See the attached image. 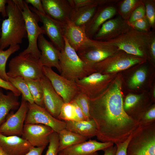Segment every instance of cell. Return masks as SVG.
Wrapping results in <instances>:
<instances>
[{
  "mask_svg": "<svg viewBox=\"0 0 155 155\" xmlns=\"http://www.w3.org/2000/svg\"><path fill=\"white\" fill-rule=\"evenodd\" d=\"M121 88L117 80L105 94L89 100L90 118L96 125V136L102 142H123L140 125L124 110Z\"/></svg>",
  "mask_w": 155,
  "mask_h": 155,
  "instance_id": "6da1fadb",
  "label": "cell"
},
{
  "mask_svg": "<svg viewBox=\"0 0 155 155\" xmlns=\"http://www.w3.org/2000/svg\"><path fill=\"white\" fill-rule=\"evenodd\" d=\"M7 18L2 22L0 49L19 45L27 37L25 21L21 8L13 0H7Z\"/></svg>",
  "mask_w": 155,
  "mask_h": 155,
  "instance_id": "7a4b0ae2",
  "label": "cell"
},
{
  "mask_svg": "<svg viewBox=\"0 0 155 155\" xmlns=\"http://www.w3.org/2000/svg\"><path fill=\"white\" fill-rule=\"evenodd\" d=\"M65 46L59 55L61 75L75 82L92 73L94 67L84 62L64 38Z\"/></svg>",
  "mask_w": 155,
  "mask_h": 155,
  "instance_id": "3957f363",
  "label": "cell"
},
{
  "mask_svg": "<svg viewBox=\"0 0 155 155\" xmlns=\"http://www.w3.org/2000/svg\"><path fill=\"white\" fill-rule=\"evenodd\" d=\"M151 34L148 32H141L131 28L115 38L103 41L128 54L143 57L145 49L148 48Z\"/></svg>",
  "mask_w": 155,
  "mask_h": 155,
  "instance_id": "277c9868",
  "label": "cell"
},
{
  "mask_svg": "<svg viewBox=\"0 0 155 155\" xmlns=\"http://www.w3.org/2000/svg\"><path fill=\"white\" fill-rule=\"evenodd\" d=\"M21 8L25 21L28 44L27 47L19 54H31L39 59L41 52L38 48V40L41 34H45L42 27H40L38 22L40 21L38 16L30 9L28 4L24 1L14 0Z\"/></svg>",
  "mask_w": 155,
  "mask_h": 155,
  "instance_id": "5b68a950",
  "label": "cell"
},
{
  "mask_svg": "<svg viewBox=\"0 0 155 155\" xmlns=\"http://www.w3.org/2000/svg\"><path fill=\"white\" fill-rule=\"evenodd\" d=\"M39 59L31 54H19L11 59L7 72L9 78L20 77L32 79H40L44 76Z\"/></svg>",
  "mask_w": 155,
  "mask_h": 155,
  "instance_id": "8992f818",
  "label": "cell"
},
{
  "mask_svg": "<svg viewBox=\"0 0 155 155\" xmlns=\"http://www.w3.org/2000/svg\"><path fill=\"white\" fill-rule=\"evenodd\" d=\"M127 155H155L154 123L140 124L134 131L127 149Z\"/></svg>",
  "mask_w": 155,
  "mask_h": 155,
  "instance_id": "52a82bcc",
  "label": "cell"
},
{
  "mask_svg": "<svg viewBox=\"0 0 155 155\" xmlns=\"http://www.w3.org/2000/svg\"><path fill=\"white\" fill-rule=\"evenodd\" d=\"M115 50H118L103 41L89 38L77 53L84 62L92 66L111 56Z\"/></svg>",
  "mask_w": 155,
  "mask_h": 155,
  "instance_id": "ba28073f",
  "label": "cell"
},
{
  "mask_svg": "<svg viewBox=\"0 0 155 155\" xmlns=\"http://www.w3.org/2000/svg\"><path fill=\"white\" fill-rule=\"evenodd\" d=\"M44 74L64 103L73 100L80 91L76 82L69 80L54 72L51 68L43 66Z\"/></svg>",
  "mask_w": 155,
  "mask_h": 155,
  "instance_id": "9c48e42d",
  "label": "cell"
},
{
  "mask_svg": "<svg viewBox=\"0 0 155 155\" xmlns=\"http://www.w3.org/2000/svg\"><path fill=\"white\" fill-rule=\"evenodd\" d=\"M25 124H41L49 126L58 133L66 128V123L52 116L45 108L34 103L28 102V111Z\"/></svg>",
  "mask_w": 155,
  "mask_h": 155,
  "instance_id": "30bf717a",
  "label": "cell"
},
{
  "mask_svg": "<svg viewBox=\"0 0 155 155\" xmlns=\"http://www.w3.org/2000/svg\"><path fill=\"white\" fill-rule=\"evenodd\" d=\"M28 111V102L22 97L17 111L8 115L0 125V133L7 136L22 135Z\"/></svg>",
  "mask_w": 155,
  "mask_h": 155,
  "instance_id": "8fae6325",
  "label": "cell"
},
{
  "mask_svg": "<svg viewBox=\"0 0 155 155\" xmlns=\"http://www.w3.org/2000/svg\"><path fill=\"white\" fill-rule=\"evenodd\" d=\"M30 9L39 16L43 24L42 27L45 34L49 38L53 44L60 51H63L65 46L64 39L63 24L49 17L46 14L38 12L32 7Z\"/></svg>",
  "mask_w": 155,
  "mask_h": 155,
  "instance_id": "7c38bea8",
  "label": "cell"
},
{
  "mask_svg": "<svg viewBox=\"0 0 155 155\" xmlns=\"http://www.w3.org/2000/svg\"><path fill=\"white\" fill-rule=\"evenodd\" d=\"M54 131L50 127L43 125L25 124L22 136L32 147H46Z\"/></svg>",
  "mask_w": 155,
  "mask_h": 155,
  "instance_id": "4fadbf2b",
  "label": "cell"
},
{
  "mask_svg": "<svg viewBox=\"0 0 155 155\" xmlns=\"http://www.w3.org/2000/svg\"><path fill=\"white\" fill-rule=\"evenodd\" d=\"M131 27L125 20L120 17L109 20L104 23L92 39L106 41L125 33Z\"/></svg>",
  "mask_w": 155,
  "mask_h": 155,
  "instance_id": "5bb4252c",
  "label": "cell"
},
{
  "mask_svg": "<svg viewBox=\"0 0 155 155\" xmlns=\"http://www.w3.org/2000/svg\"><path fill=\"white\" fill-rule=\"evenodd\" d=\"M43 91L44 107L52 116L58 119L61 107L64 103L49 80L44 75L40 79Z\"/></svg>",
  "mask_w": 155,
  "mask_h": 155,
  "instance_id": "9a60e30c",
  "label": "cell"
},
{
  "mask_svg": "<svg viewBox=\"0 0 155 155\" xmlns=\"http://www.w3.org/2000/svg\"><path fill=\"white\" fill-rule=\"evenodd\" d=\"M38 46L41 51L39 61L43 66L55 67L60 73L59 57L60 51L51 42L40 35L38 40Z\"/></svg>",
  "mask_w": 155,
  "mask_h": 155,
  "instance_id": "2e32d148",
  "label": "cell"
},
{
  "mask_svg": "<svg viewBox=\"0 0 155 155\" xmlns=\"http://www.w3.org/2000/svg\"><path fill=\"white\" fill-rule=\"evenodd\" d=\"M45 13L52 18L64 24L69 20L72 9L68 0H42Z\"/></svg>",
  "mask_w": 155,
  "mask_h": 155,
  "instance_id": "e0dca14e",
  "label": "cell"
},
{
  "mask_svg": "<svg viewBox=\"0 0 155 155\" xmlns=\"http://www.w3.org/2000/svg\"><path fill=\"white\" fill-rule=\"evenodd\" d=\"M0 146L9 155H25L32 147L26 140L16 135L0 133Z\"/></svg>",
  "mask_w": 155,
  "mask_h": 155,
  "instance_id": "ac0fdd59",
  "label": "cell"
},
{
  "mask_svg": "<svg viewBox=\"0 0 155 155\" xmlns=\"http://www.w3.org/2000/svg\"><path fill=\"white\" fill-rule=\"evenodd\" d=\"M116 13V9L113 7L98 6L94 15L86 26V32L88 38L92 39L101 25Z\"/></svg>",
  "mask_w": 155,
  "mask_h": 155,
  "instance_id": "d6986e66",
  "label": "cell"
},
{
  "mask_svg": "<svg viewBox=\"0 0 155 155\" xmlns=\"http://www.w3.org/2000/svg\"><path fill=\"white\" fill-rule=\"evenodd\" d=\"M64 38L77 52L89 39L86 32V26H79L69 20L64 24Z\"/></svg>",
  "mask_w": 155,
  "mask_h": 155,
  "instance_id": "ffe728a7",
  "label": "cell"
},
{
  "mask_svg": "<svg viewBox=\"0 0 155 155\" xmlns=\"http://www.w3.org/2000/svg\"><path fill=\"white\" fill-rule=\"evenodd\" d=\"M114 144L111 142H99L90 140L69 147L60 152L65 155H90L98 150H103Z\"/></svg>",
  "mask_w": 155,
  "mask_h": 155,
  "instance_id": "44dd1931",
  "label": "cell"
},
{
  "mask_svg": "<svg viewBox=\"0 0 155 155\" xmlns=\"http://www.w3.org/2000/svg\"><path fill=\"white\" fill-rule=\"evenodd\" d=\"M108 77L107 75L99 72L93 73L76 80V82L81 92L85 94L89 100L92 99L97 88Z\"/></svg>",
  "mask_w": 155,
  "mask_h": 155,
  "instance_id": "7402d4cb",
  "label": "cell"
},
{
  "mask_svg": "<svg viewBox=\"0 0 155 155\" xmlns=\"http://www.w3.org/2000/svg\"><path fill=\"white\" fill-rule=\"evenodd\" d=\"M65 122L66 123V129L88 139L96 135L97 126L95 122L92 119Z\"/></svg>",
  "mask_w": 155,
  "mask_h": 155,
  "instance_id": "603a6c76",
  "label": "cell"
},
{
  "mask_svg": "<svg viewBox=\"0 0 155 155\" xmlns=\"http://www.w3.org/2000/svg\"><path fill=\"white\" fill-rule=\"evenodd\" d=\"M98 7L97 4H94L72 9L69 20L78 26H86L94 15Z\"/></svg>",
  "mask_w": 155,
  "mask_h": 155,
  "instance_id": "cb8c5ba5",
  "label": "cell"
},
{
  "mask_svg": "<svg viewBox=\"0 0 155 155\" xmlns=\"http://www.w3.org/2000/svg\"><path fill=\"white\" fill-rule=\"evenodd\" d=\"M113 59L111 62L106 59L103 60L105 63H108L106 70L107 72L123 70L144 61L143 59L123 55H118Z\"/></svg>",
  "mask_w": 155,
  "mask_h": 155,
  "instance_id": "d4e9b609",
  "label": "cell"
},
{
  "mask_svg": "<svg viewBox=\"0 0 155 155\" xmlns=\"http://www.w3.org/2000/svg\"><path fill=\"white\" fill-rule=\"evenodd\" d=\"M19 105L18 96L11 91L5 94L0 88V125L4 121L9 111L16 109Z\"/></svg>",
  "mask_w": 155,
  "mask_h": 155,
  "instance_id": "484cf974",
  "label": "cell"
},
{
  "mask_svg": "<svg viewBox=\"0 0 155 155\" xmlns=\"http://www.w3.org/2000/svg\"><path fill=\"white\" fill-rule=\"evenodd\" d=\"M58 134L59 140V152L86 141L88 139L66 129L61 131Z\"/></svg>",
  "mask_w": 155,
  "mask_h": 155,
  "instance_id": "4316f807",
  "label": "cell"
},
{
  "mask_svg": "<svg viewBox=\"0 0 155 155\" xmlns=\"http://www.w3.org/2000/svg\"><path fill=\"white\" fill-rule=\"evenodd\" d=\"M24 78L28 85L34 103L44 108L43 101V91L40 79Z\"/></svg>",
  "mask_w": 155,
  "mask_h": 155,
  "instance_id": "83f0119b",
  "label": "cell"
},
{
  "mask_svg": "<svg viewBox=\"0 0 155 155\" xmlns=\"http://www.w3.org/2000/svg\"><path fill=\"white\" fill-rule=\"evenodd\" d=\"M9 81L22 94V97L28 103H34L33 99L29 88L24 78L18 77L15 78L9 77Z\"/></svg>",
  "mask_w": 155,
  "mask_h": 155,
  "instance_id": "f1b7e54d",
  "label": "cell"
},
{
  "mask_svg": "<svg viewBox=\"0 0 155 155\" xmlns=\"http://www.w3.org/2000/svg\"><path fill=\"white\" fill-rule=\"evenodd\" d=\"M20 49L19 45L11 46L7 50L0 49V77L6 81L9 82L7 72L6 65L9 57L12 54L18 51Z\"/></svg>",
  "mask_w": 155,
  "mask_h": 155,
  "instance_id": "f546056e",
  "label": "cell"
},
{
  "mask_svg": "<svg viewBox=\"0 0 155 155\" xmlns=\"http://www.w3.org/2000/svg\"><path fill=\"white\" fill-rule=\"evenodd\" d=\"M58 119L63 121H79L71 101L64 103L63 105Z\"/></svg>",
  "mask_w": 155,
  "mask_h": 155,
  "instance_id": "4dcf8cb0",
  "label": "cell"
},
{
  "mask_svg": "<svg viewBox=\"0 0 155 155\" xmlns=\"http://www.w3.org/2000/svg\"><path fill=\"white\" fill-rule=\"evenodd\" d=\"M73 100L82 110L86 120L90 119V100L88 97L80 92Z\"/></svg>",
  "mask_w": 155,
  "mask_h": 155,
  "instance_id": "1f68e13d",
  "label": "cell"
},
{
  "mask_svg": "<svg viewBox=\"0 0 155 155\" xmlns=\"http://www.w3.org/2000/svg\"><path fill=\"white\" fill-rule=\"evenodd\" d=\"M139 2L136 0H125L122 2L120 6V11L124 19L130 13L131 15L137 6H136L140 4Z\"/></svg>",
  "mask_w": 155,
  "mask_h": 155,
  "instance_id": "d6a6232c",
  "label": "cell"
},
{
  "mask_svg": "<svg viewBox=\"0 0 155 155\" xmlns=\"http://www.w3.org/2000/svg\"><path fill=\"white\" fill-rule=\"evenodd\" d=\"M146 77V72L144 69L142 68L138 69L130 79L129 86L132 88L138 87L144 81Z\"/></svg>",
  "mask_w": 155,
  "mask_h": 155,
  "instance_id": "836d02e7",
  "label": "cell"
},
{
  "mask_svg": "<svg viewBox=\"0 0 155 155\" xmlns=\"http://www.w3.org/2000/svg\"><path fill=\"white\" fill-rule=\"evenodd\" d=\"M59 145L58 134L54 131L49 136V146L45 155H57L59 152Z\"/></svg>",
  "mask_w": 155,
  "mask_h": 155,
  "instance_id": "e575fe53",
  "label": "cell"
},
{
  "mask_svg": "<svg viewBox=\"0 0 155 155\" xmlns=\"http://www.w3.org/2000/svg\"><path fill=\"white\" fill-rule=\"evenodd\" d=\"M144 5L146 17L150 26L153 27L155 23V10L154 3L152 1H146Z\"/></svg>",
  "mask_w": 155,
  "mask_h": 155,
  "instance_id": "d590c367",
  "label": "cell"
},
{
  "mask_svg": "<svg viewBox=\"0 0 155 155\" xmlns=\"http://www.w3.org/2000/svg\"><path fill=\"white\" fill-rule=\"evenodd\" d=\"M146 16V9L144 5L140 4L133 11L127 22L129 24L133 22Z\"/></svg>",
  "mask_w": 155,
  "mask_h": 155,
  "instance_id": "8d00e7d4",
  "label": "cell"
},
{
  "mask_svg": "<svg viewBox=\"0 0 155 155\" xmlns=\"http://www.w3.org/2000/svg\"><path fill=\"white\" fill-rule=\"evenodd\" d=\"M132 28L139 31L147 32L150 26L146 17L129 24Z\"/></svg>",
  "mask_w": 155,
  "mask_h": 155,
  "instance_id": "74e56055",
  "label": "cell"
},
{
  "mask_svg": "<svg viewBox=\"0 0 155 155\" xmlns=\"http://www.w3.org/2000/svg\"><path fill=\"white\" fill-rule=\"evenodd\" d=\"M141 98V96L138 95L129 94L127 95L123 103L125 111H126L134 107L139 102Z\"/></svg>",
  "mask_w": 155,
  "mask_h": 155,
  "instance_id": "f35d334b",
  "label": "cell"
},
{
  "mask_svg": "<svg viewBox=\"0 0 155 155\" xmlns=\"http://www.w3.org/2000/svg\"><path fill=\"white\" fill-rule=\"evenodd\" d=\"M155 120V108L153 106L141 117L140 123L142 125H149L154 123Z\"/></svg>",
  "mask_w": 155,
  "mask_h": 155,
  "instance_id": "ab89813d",
  "label": "cell"
},
{
  "mask_svg": "<svg viewBox=\"0 0 155 155\" xmlns=\"http://www.w3.org/2000/svg\"><path fill=\"white\" fill-rule=\"evenodd\" d=\"M134 132L124 141L115 144L117 147V150L115 155H127V152L128 145L131 138Z\"/></svg>",
  "mask_w": 155,
  "mask_h": 155,
  "instance_id": "60d3db41",
  "label": "cell"
},
{
  "mask_svg": "<svg viewBox=\"0 0 155 155\" xmlns=\"http://www.w3.org/2000/svg\"><path fill=\"white\" fill-rule=\"evenodd\" d=\"M68 1L72 9L82 7L94 4H96L98 5V1L93 0H68Z\"/></svg>",
  "mask_w": 155,
  "mask_h": 155,
  "instance_id": "b9f144b4",
  "label": "cell"
},
{
  "mask_svg": "<svg viewBox=\"0 0 155 155\" xmlns=\"http://www.w3.org/2000/svg\"><path fill=\"white\" fill-rule=\"evenodd\" d=\"M0 88L12 92L17 96H20V92L9 82L4 80L0 77Z\"/></svg>",
  "mask_w": 155,
  "mask_h": 155,
  "instance_id": "7bdbcfd3",
  "label": "cell"
},
{
  "mask_svg": "<svg viewBox=\"0 0 155 155\" xmlns=\"http://www.w3.org/2000/svg\"><path fill=\"white\" fill-rule=\"evenodd\" d=\"M24 1L27 4L29 3L31 4L38 12L42 14H46L41 0H25Z\"/></svg>",
  "mask_w": 155,
  "mask_h": 155,
  "instance_id": "ee69618b",
  "label": "cell"
},
{
  "mask_svg": "<svg viewBox=\"0 0 155 155\" xmlns=\"http://www.w3.org/2000/svg\"><path fill=\"white\" fill-rule=\"evenodd\" d=\"M148 48L149 49L151 55L154 59H155V37L152 34L148 42Z\"/></svg>",
  "mask_w": 155,
  "mask_h": 155,
  "instance_id": "f6af8a7d",
  "label": "cell"
},
{
  "mask_svg": "<svg viewBox=\"0 0 155 155\" xmlns=\"http://www.w3.org/2000/svg\"><path fill=\"white\" fill-rule=\"evenodd\" d=\"M71 101L74 106L75 113L79 120V121L87 120L82 110L75 101L74 100Z\"/></svg>",
  "mask_w": 155,
  "mask_h": 155,
  "instance_id": "bcb514c9",
  "label": "cell"
},
{
  "mask_svg": "<svg viewBox=\"0 0 155 155\" xmlns=\"http://www.w3.org/2000/svg\"><path fill=\"white\" fill-rule=\"evenodd\" d=\"M45 147H32L25 155H42Z\"/></svg>",
  "mask_w": 155,
  "mask_h": 155,
  "instance_id": "7dc6e473",
  "label": "cell"
},
{
  "mask_svg": "<svg viewBox=\"0 0 155 155\" xmlns=\"http://www.w3.org/2000/svg\"><path fill=\"white\" fill-rule=\"evenodd\" d=\"M7 1V0H0V13L4 18L7 17L6 6Z\"/></svg>",
  "mask_w": 155,
  "mask_h": 155,
  "instance_id": "c3c4849f",
  "label": "cell"
},
{
  "mask_svg": "<svg viewBox=\"0 0 155 155\" xmlns=\"http://www.w3.org/2000/svg\"><path fill=\"white\" fill-rule=\"evenodd\" d=\"M116 150V145L115 146H112L103 150L104 152V155H115Z\"/></svg>",
  "mask_w": 155,
  "mask_h": 155,
  "instance_id": "681fc988",
  "label": "cell"
},
{
  "mask_svg": "<svg viewBox=\"0 0 155 155\" xmlns=\"http://www.w3.org/2000/svg\"><path fill=\"white\" fill-rule=\"evenodd\" d=\"M0 155H9L7 152L0 146Z\"/></svg>",
  "mask_w": 155,
  "mask_h": 155,
  "instance_id": "f907efd6",
  "label": "cell"
},
{
  "mask_svg": "<svg viewBox=\"0 0 155 155\" xmlns=\"http://www.w3.org/2000/svg\"><path fill=\"white\" fill-rule=\"evenodd\" d=\"M57 155H65L63 153H62L60 151V152H59ZM90 155H98V153L97 152H95Z\"/></svg>",
  "mask_w": 155,
  "mask_h": 155,
  "instance_id": "816d5d0a",
  "label": "cell"
},
{
  "mask_svg": "<svg viewBox=\"0 0 155 155\" xmlns=\"http://www.w3.org/2000/svg\"><path fill=\"white\" fill-rule=\"evenodd\" d=\"M1 35V28H0V37Z\"/></svg>",
  "mask_w": 155,
  "mask_h": 155,
  "instance_id": "f5cc1de1",
  "label": "cell"
}]
</instances>
